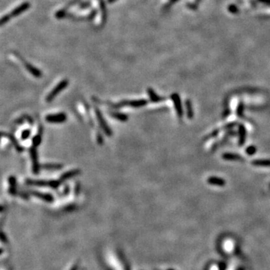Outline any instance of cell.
Here are the masks:
<instances>
[{
  "label": "cell",
  "mask_w": 270,
  "mask_h": 270,
  "mask_svg": "<svg viewBox=\"0 0 270 270\" xmlns=\"http://www.w3.org/2000/svg\"><path fill=\"white\" fill-rule=\"evenodd\" d=\"M222 158L227 161H239L242 159L241 156H239V155L234 154V153H225L223 155Z\"/></svg>",
  "instance_id": "ffe728a7"
},
{
  "label": "cell",
  "mask_w": 270,
  "mask_h": 270,
  "mask_svg": "<svg viewBox=\"0 0 270 270\" xmlns=\"http://www.w3.org/2000/svg\"><path fill=\"white\" fill-rule=\"evenodd\" d=\"M63 182L61 179L57 180H33V179H26V184L29 185H33V186L38 187H50L53 189H56Z\"/></svg>",
  "instance_id": "6da1fadb"
},
{
  "label": "cell",
  "mask_w": 270,
  "mask_h": 270,
  "mask_svg": "<svg viewBox=\"0 0 270 270\" xmlns=\"http://www.w3.org/2000/svg\"><path fill=\"white\" fill-rule=\"evenodd\" d=\"M63 165L60 164H45V165H41V167L45 170H58L62 168Z\"/></svg>",
  "instance_id": "e0dca14e"
},
{
  "label": "cell",
  "mask_w": 270,
  "mask_h": 270,
  "mask_svg": "<svg viewBox=\"0 0 270 270\" xmlns=\"http://www.w3.org/2000/svg\"><path fill=\"white\" fill-rule=\"evenodd\" d=\"M116 1H117V0H107V2L110 3V4H112V3H114Z\"/></svg>",
  "instance_id": "83f0119b"
},
{
  "label": "cell",
  "mask_w": 270,
  "mask_h": 270,
  "mask_svg": "<svg viewBox=\"0 0 270 270\" xmlns=\"http://www.w3.org/2000/svg\"><path fill=\"white\" fill-rule=\"evenodd\" d=\"M64 16H65V12L63 11H59L56 14V17H57L58 19L62 18V17H63Z\"/></svg>",
  "instance_id": "4316f807"
},
{
  "label": "cell",
  "mask_w": 270,
  "mask_h": 270,
  "mask_svg": "<svg viewBox=\"0 0 270 270\" xmlns=\"http://www.w3.org/2000/svg\"><path fill=\"white\" fill-rule=\"evenodd\" d=\"M30 6H31V4H30L29 2H24L21 3L20 5L16 7L15 9L12 10L10 15L11 16V17H17V16L22 15L24 12H25L26 11L29 9Z\"/></svg>",
  "instance_id": "52a82bcc"
},
{
  "label": "cell",
  "mask_w": 270,
  "mask_h": 270,
  "mask_svg": "<svg viewBox=\"0 0 270 270\" xmlns=\"http://www.w3.org/2000/svg\"><path fill=\"white\" fill-rule=\"evenodd\" d=\"M95 115H96L97 119H98V123H99L101 128L102 130L104 131V132L105 133V135H107V136H110L111 135H112V130L110 129V128L109 127V125L107 124L105 118H104V116H102L101 111L98 110V108H96V107H95Z\"/></svg>",
  "instance_id": "277c9868"
},
{
  "label": "cell",
  "mask_w": 270,
  "mask_h": 270,
  "mask_svg": "<svg viewBox=\"0 0 270 270\" xmlns=\"http://www.w3.org/2000/svg\"><path fill=\"white\" fill-rule=\"evenodd\" d=\"M30 195L35 196V197H38V198L41 199V200H43L46 201V202H52L54 200V197L50 194H44L41 192L37 191H29Z\"/></svg>",
  "instance_id": "9c48e42d"
},
{
  "label": "cell",
  "mask_w": 270,
  "mask_h": 270,
  "mask_svg": "<svg viewBox=\"0 0 270 270\" xmlns=\"http://www.w3.org/2000/svg\"><path fill=\"white\" fill-rule=\"evenodd\" d=\"M68 85V80H63L61 82H59L57 85L56 86V87L54 88L52 91L49 93L48 95L46 98V101L47 102H50L51 101L56 98V96L59 94V92H61L65 88H66Z\"/></svg>",
  "instance_id": "3957f363"
},
{
  "label": "cell",
  "mask_w": 270,
  "mask_h": 270,
  "mask_svg": "<svg viewBox=\"0 0 270 270\" xmlns=\"http://www.w3.org/2000/svg\"><path fill=\"white\" fill-rule=\"evenodd\" d=\"M99 5L101 10V20H103V23H105L107 20V9H106L105 2L103 0H100Z\"/></svg>",
  "instance_id": "44dd1931"
},
{
  "label": "cell",
  "mask_w": 270,
  "mask_h": 270,
  "mask_svg": "<svg viewBox=\"0 0 270 270\" xmlns=\"http://www.w3.org/2000/svg\"><path fill=\"white\" fill-rule=\"evenodd\" d=\"M11 18V15H6L3 16V17L1 18V20H0V24H1V26H3L4 24H7V23L10 20Z\"/></svg>",
  "instance_id": "d4e9b609"
},
{
  "label": "cell",
  "mask_w": 270,
  "mask_h": 270,
  "mask_svg": "<svg viewBox=\"0 0 270 270\" xmlns=\"http://www.w3.org/2000/svg\"><path fill=\"white\" fill-rule=\"evenodd\" d=\"M30 135H31V131L29 129L24 130V131L22 132V134H21V140H27V139L30 137Z\"/></svg>",
  "instance_id": "cb8c5ba5"
},
{
  "label": "cell",
  "mask_w": 270,
  "mask_h": 270,
  "mask_svg": "<svg viewBox=\"0 0 270 270\" xmlns=\"http://www.w3.org/2000/svg\"><path fill=\"white\" fill-rule=\"evenodd\" d=\"M254 165L260 166V167H268L270 166V160L268 159H261V160H255L252 162Z\"/></svg>",
  "instance_id": "7402d4cb"
},
{
  "label": "cell",
  "mask_w": 270,
  "mask_h": 270,
  "mask_svg": "<svg viewBox=\"0 0 270 270\" xmlns=\"http://www.w3.org/2000/svg\"><path fill=\"white\" fill-rule=\"evenodd\" d=\"M171 98H172L174 105H175L176 111V113H177L178 116H179V118H182V114H183V110H182V108L181 100H180L179 95L176 94V93H174V94L171 95Z\"/></svg>",
  "instance_id": "ba28073f"
},
{
  "label": "cell",
  "mask_w": 270,
  "mask_h": 270,
  "mask_svg": "<svg viewBox=\"0 0 270 270\" xmlns=\"http://www.w3.org/2000/svg\"><path fill=\"white\" fill-rule=\"evenodd\" d=\"M25 68H26V69L32 75L34 76V77H41V75H42L41 71L38 69V68H35V67L33 66L32 65L30 64V63L25 62Z\"/></svg>",
  "instance_id": "7c38bea8"
},
{
  "label": "cell",
  "mask_w": 270,
  "mask_h": 270,
  "mask_svg": "<svg viewBox=\"0 0 270 270\" xmlns=\"http://www.w3.org/2000/svg\"><path fill=\"white\" fill-rule=\"evenodd\" d=\"M67 116L64 113L56 114H50L45 117V120L50 123H62L66 121Z\"/></svg>",
  "instance_id": "8992f818"
},
{
  "label": "cell",
  "mask_w": 270,
  "mask_h": 270,
  "mask_svg": "<svg viewBox=\"0 0 270 270\" xmlns=\"http://www.w3.org/2000/svg\"><path fill=\"white\" fill-rule=\"evenodd\" d=\"M109 114H110V116H112L113 118H114V119L119 120V121H121V122H126L128 119V116H127L126 114H122V113L112 112V111H110V112H109Z\"/></svg>",
  "instance_id": "2e32d148"
},
{
  "label": "cell",
  "mask_w": 270,
  "mask_h": 270,
  "mask_svg": "<svg viewBox=\"0 0 270 270\" xmlns=\"http://www.w3.org/2000/svg\"><path fill=\"white\" fill-rule=\"evenodd\" d=\"M245 137H246V131L242 125L239 126V145L242 146L245 144Z\"/></svg>",
  "instance_id": "d6986e66"
},
{
  "label": "cell",
  "mask_w": 270,
  "mask_h": 270,
  "mask_svg": "<svg viewBox=\"0 0 270 270\" xmlns=\"http://www.w3.org/2000/svg\"><path fill=\"white\" fill-rule=\"evenodd\" d=\"M208 183L210 185H216V186L223 187L226 184V182L225 179H221V178L217 177V176H211V177L208 178L207 179Z\"/></svg>",
  "instance_id": "8fae6325"
},
{
  "label": "cell",
  "mask_w": 270,
  "mask_h": 270,
  "mask_svg": "<svg viewBox=\"0 0 270 270\" xmlns=\"http://www.w3.org/2000/svg\"><path fill=\"white\" fill-rule=\"evenodd\" d=\"M8 182H9V194L12 195H15L17 194V187H16V178L15 176H10L8 179Z\"/></svg>",
  "instance_id": "9a60e30c"
},
{
  "label": "cell",
  "mask_w": 270,
  "mask_h": 270,
  "mask_svg": "<svg viewBox=\"0 0 270 270\" xmlns=\"http://www.w3.org/2000/svg\"><path fill=\"white\" fill-rule=\"evenodd\" d=\"M185 105L187 107V115H188V119H191V118H193V109H192V105L190 100H187L185 101Z\"/></svg>",
  "instance_id": "603a6c76"
},
{
  "label": "cell",
  "mask_w": 270,
  "mask_h": 270,
  "mask_svg": "<svg viewBox=\"0 0 270 270\" xmlns=\"http://www.w3.org/2000/svg\"><path fill=\"white\" fill-rule=\"evenodd\" d=\"M42 128L41 127H40V129L39 131H38V134L37 135L34 136V137L32 138V145L33 146H35V147H38V146L40 145V144L41 143V140H42Z\"/></svg>",
  "instance_id": "ac0fdd59"
},
{
  "label": "cell",
  "mask_w": 270,
  "mask_h": 270,
  "mask_svg": "<svg viewBox=\"0 0 270 270\" xmlns=\"http://www.w3.org/2000/svg\"><path fill=\"white\" fill-rule=\"evenodd\" d=\"M80 174V170H78V169H75V170H69V171H68V172L63 174L61 176V177L59 178V179H61L62 182H65V180L71 179V178L75 177V176L79 175Z\"/></svg>",
  "instance_id": "4fadbf2b"
},
{
  "label": "cell",
  "mask_w": 270,
  "mask_h": 270,
  "mask_svg": "<svg viewBox=\"0 0 270 270\" xmlns=\"http://www.w3.org/2000/svg\"><path fill=\"white\" fill-rule=\"evenodd\" d=\"M147 92L148 94H149V98L150 100H151L152 102H154V103H158V102L161 101H164L165 99V98H162V97H160L159 95H158L156 94V93L155 92L154 90L152 89H151V88H149L147 90Z\"/></svg>",
  "instance_id": "5bb4252c"
},
{
  "label": "cell",
  "mask_w": 270,
  "mask_h": 270,
  "mask_svg": "<svg viewBox=\"0 0 270 270\" xmlns=\"http://www.w3.org/2000/svg\"><path fill=\"white\" fill-rule=\"evenodd\" d=\"M256 151H257V149H256V147L255 146H248V147L246 149V150H245V152H246L247 154L249 155H254L256 152Z\"/></svg>",
  "instance_id": "484cf974"
},
{
  "label": "cell",
  "mask_w": 270,
  "mask_h": 270,
  "mask_svg": "<svg viewBox=\"0 0 270 270\" xmlns=\"http://www.w3.org/2000/svg\"><path fill=\"white\" fill-rule=\"evenodd\" d=\"M148 103V101L146 99H139V100H124L122 101L118 102L116 104L108 103L110 107H114V108H119V107H122L124 106H130V107H141L145 106Z\"/></svg>",
  "instance_id": "7a4b0ae2"
},
{
  "label": "cell",
  "mask_w": 270,
  "mask_h": 270,
  "mask_svg": "<svg viewBox=\"0 0 270 270\" xmlns=\"http://www.w3.org/2000/svg\"><path fill=\"white\" fill-rule=\"evenodd\" d=\"M29 152L30 155H31L32 161V171L35 174H38L41 169V165L38 164L36 147L32 146V147L30 148Z\"/></svg>",
  "instance_id": "5b68a950"
},
{
  "label": "cell",
  "mask_w": 270,
  "mask_h": 270,
  "mask_svg": "<svg viewBox=\"0 0 270 270\" xmlns=\"http://www.w3.org/2000/svg\"><path fill=\"white\" fill-rule=\"evenodd\" d=\"M2 137H7V138H8V140H9L12 143V144H13L14 146H15V148L17 152H21L24 151V147H22V146H21L20 144H19V143L17 142V140H16V138L15 137H14L13 135H11V134L2 132Z\"/></svg>",
  "instance_id": "30bf717a"
}]
</instances>
